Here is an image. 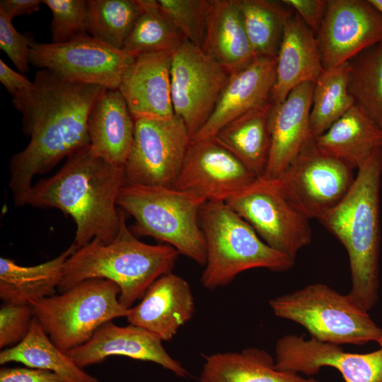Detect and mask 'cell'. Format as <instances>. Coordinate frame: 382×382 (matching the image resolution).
<instances>
[{"mask_svg": "<svg viewBox=\"0 0 382 382\" xmlns=\"http://www.w3.org/2000/svg\"><path fill=\"white\" fill-rule=\"evenodd\" d=\"M382 13V0H369Z\"/></svg>", "mask_w": 382, "mask_h": 382, "instance_id": "43", "label": "cell"}, {"mask_svg": "<svg viewBox=\"0 0 382 382\" xmlns=\"http://www.w3.org/2000/svg\"><path fill=\"white\" fill-rule=\"evenodd\" d=\"M171 53L134 57L125 71L118 90L134 120H163L175 115L171 97Z\"/></svg>", "mask_w": 382, "mask_h": 382, "instance_id": "20", "label": "cell"}, {"mask_svg": "<svg viewBox=\"0 0 382 382\" xmlns=\"http://www.w3.org/2000/svg\"><path fill=\"white\" fill-rule=\"evenodd\" d=\"M296 207L310 220H319L350 190L353 169L325 153L311 138L277 178Z\"/></svg>", "mask_w": 382, "mask_h": 382, "instance_id": "11", "label": "cell"}, {"mask_svg": "<svg viewBox=\"0 0 382 382\" xmlns=\"http://www.w3.org/2000/svg\"><path fill=\"white\" fill-rule=\"evenodd\" d=\"M272 106L270 103L245 113L213 137L257 177L264 175L269 159Z\"/></svg>", "mask_w": 382, "mask_h": 382, "instance_id": "28", "label": "cell"}, {"mask_svg": "<svg viewBox=\"0 0 382 382\" xmlns=\"http://www.w3.org/2000/svg\"><path fill=\"white\" fill-rule=\"evenodd\" d=\"M125 183L124 166L97 156L88 146L69 155L55 174L33 185L23 206L57 209L70 216L76 250L93 239L108 244L119 233L117 199Z\"/></svg>", "mask_w": 382, "mask_h": 382, "instance_id": "2", "label": "cell"}, {"mask_svg": "<svg viewBox=\"0 0 382 382\" xmlns=\"http://www.w3.org/2000/svg\"><path fill=\"white\" fill-rule=\"evenodd\" d=\"M323 71L316 33L294 11L286 23L276 57L271 103H282L303 83H315Z\"/></svg>", "mask_w": 382, "mask_h": 382, "instance_id": "22", "label": "cell"}, {"mask_svg": "<svg viewBox=\"0 0 382 382\" xmlns=\"http://www.w3.org/2000/svg\"><path fill=\"white\" fill-rule=\"evenodd\" d=\"M257 177L214 137L191 140L173 188L225 202Z\"/></svg>", "mask_w": 382, "mask_h": 382, "instance_id": "15", "label": "cell"}, {"mask_svg": "<svg viewBox=\"0 0 382 382\" xmlns=\"http://www.w3.org/2000/svg\"><path fill=\"white\" fill-rule=\"evenodd\" d=\"M256 57H277L284 29L294 10L283 1L236 0Z\"/></svg>", "mask_w": 382, "mask_h": 382, "instance_id": "30", "label": "cell"}, {"mask_svg": "<svg viewBox=\"0 0 382 382\" xmlns=\"http://www.w3.org/2000/svg\"><path fill=\"white\" fill-rule=\"evenodd\" d=\"M324 69L382 42V13L369 0H327L316 33Z\"/></svg>", "mask_w": 382, "mask_h": 382, "instance_id": "14", "label": "cell"}, {"mask_svg": "<svg viewBox=\"0 0 382 382\" xmlns=\"http://www.w3.org/2000/svg\"><path fill=\"white\" fill-rule=\"evenodd\" d=\"M274 352L275 366L281 371L313 376L330 366L339 371L345 382H382V347L369 353H351L338 345L287 335L277 341Z\"/></svg>", "mask_w": 382, "mask_h": 382, "instance_id": "16", "label": "cell"}, {"mask_svg": "<svg viewBox=\"0 0 382 382\" xmlns=\"http://www.w3.org/2000/svg\"><path fill=\"white\" fill-rule=\"evenodd\" d=\"M0 382H66L54 372L30 367H3Z\"/></svg>", "mask_w": 382, "mask_h": 382, "instance_id": "39", "label": "cell"}, {"mask_svg": "<svg viewBox=\"0 0 382 382\" xmlns=\"http://www.w3.org/2000/svg\"><path fill=\"white\" fill-rule=\"evenodd\" d=\"M34 316L29 305L5 303L0 308V348L20 343L28 335Z\"/></svg>", "mask_w": 382, "mask_h": 382, "instance_id": "37", "label": "cell"}, {"mask_svg": "<svg viewBox=\"0 0 382 382\" xmlns=\"http://www.w3.org/2000/svg\"><path fill=\"white\" fill-rule=\"evenodd\" d=\"M120 294L115 282L93 278L29 306L52 342L67 353L88 342L105 323L127 316L129 308L120 302Z\"/></svg>", "mask_w": 382, "mask_h": 382, "instance_id": "8", "label": "cell"}, {"mask_svg": "<svg viewBox=\"0 0 382 382\" xmlns=\"http://www.w3.org/2000/svg\"><path fill=\"white\" fill-rule=\"evenodd\" d=\"M162 342L142 328L132 324L119 326L110 321L100 327L88 342L66 354L82 369L109 357L124 356L154 362L178 377H187L189 372L167 352Z\"/></svg>", "mask_w": 382, "mask_h": 382, "instance_id": "17", "label": "cell"}, {"mask_svg": "<svg viewBox=\"0 0 382 382\" xmlns=\"http://www.w3.org/2000/svg\"><path fill=\"white\" fill-rule=\"evenodd\" d=\"M134 119L118 89H105L88 118L90 148L105 161L125 166L132 147Z\"/></svg>", "mask_w": 382, "mask_h": 382, "instance_id": "23", "label": "cell"}, {"mask_svg": "<svg viewBox=\"0 0 382 382\" xmlns=\"http://www.w3.org/2000/svg\"><path fill=\"white\" fill-rule=\"evenodd\" d=\"M314 140L320 150L357 170L375 151L382 149V130L354 105Z\"/></svg>", "mask_w": 382, "mask_h": 382, "instance_id": "26", "label": "cell"}, {"mask_svg": "<svg viewBox=\"0 0 382 382\" xmlns=\"http://www.w3.org/2000/svg\"><path fill=\"white\" fill-rule=\"evenodd\" d=\"M139 15L122 47L137 57L155 52H172L186 39L160 8L156 0H137Z\"/></svg>", "mask_w": 382, "mask_h": 382, "instance_id": "32", "label": "cell"}, {"mask_svg": "<svg viewBox=\"0 0 382 382\" xmlns=\"http://www.w3.org/2000/svg\"><path fill=\"white\" fill-rule=\"evenodd\" d=\"M349 63L324 69L314 83L310 114L313 139L323 134L354 105L349 88Z\"/></svg>", "mask_w": 382, "mask_h": 382, "instance_id": "31", "label": "cell"}, {"mask_svg": "<svg viewBox=\"0 0 382 382\" xmlns=\"http://www.w3.org/2000/svg\"><path fill=\"white\" fill-rule=\"evenodd\" d=\"M198 382H319L299 374L276 368L265 350L248 347L240 352L204 356Z\"/></svg>", "mask_w": 382, "mask_h": 382, "instance_id": "25", "label": "cell"}, {"mask_svg": "<svg viewBox=\"0 0 382 382\" xmlns=\"http://www.w3.org/2000/svg\"><path fill=\"white\" fill-rule=\"evenodd\" d=\"M195 313V301L189 283L169 272L158 278L147 289L141 301L129 308V324L142 328L169 341Z\"/></svg>", "mask_w": 382, "mask_h": 382, "instance_id": "19", "label": "cell"}, {"mask_svg": "<svg viewBox=\"0 0 382 382\" xmlns=\"http://www.w3.org/2000/svg\"><path fill=\"white\" fill-rule=\"evenodd\" d=\"M51 11L52 43H64L88 35L86 29V1L43 0Z\"/></svg>", "mask_w": 382, "mask_h": 382, "instance_id": "36", "label": "cell"}, {"mask_svg": "<svg viewBox=\"0 0 382 382\" xmlns=\"http://www.w3.org/2000/svg\"><path fill=\"white\" fill-rule=\"evenodd\" d=\"M225 203L269 246L294 260L311 242L310 219L287 197L277 179L257 177Z\"/></svg>", "mask_w": 382, "mask_h": 382, "instance_id": "9", "label": "cell"}, {"mask_svg": "<svg viewBox=\"0 0 382 382\" xmlns=\"http://www.w3.org/2000/svg\"><path fill=\"white\" fill-rule=\"evenodd\" d=\"M201 48L229 74L245 66L256 57L236 0H212Z\"/></svg>", "mask_w": 382, "mask_h": 382, "instance_id": "24", "label": "cell"}, {"mask_svg": "<svg viewBox=\"0 0 382 382\" xmlns=\"http://www.w3.org/2000/svg\"><path fill=\"white\" fill-rule=\"evenodd\" d=\"M314 83H303L281 103L273 105L270 116L271 144L262 177L278 178L313 138L310 114Z\"/></svg>", "mask_w": 382, "mask_h": 382, "instance_id": "21", "label": "cell"}, {"mask_svg": "<svg viewBox=\"0 0 382 382\" xmlns=\"http://www.w3.org/2000/svg\"><path fill=\"white\" fill-rule=\"evenodd\" d=\"M32 39L26 34L18 33L12 19L0 11V47L16 69L21 73L29 70V54Z\"/></svg>", "mask_w": 382, "mask_h": 382, "instance_id": "38", "label": "cell"}, {"mask_svg": "<svg viewBox=\"0 0 382 382\" xmlns=\"http://www.w3.org/2000/svg\"><path fill=\"white\" fill-rule=\"evenodd\" d=\"M120 216L119 233L112 242L93 239L66 260L57 288L60 292L86 279H105L118 285L120 302L130 308L158 278L172 272L178 251L168 244L139 241L128 228L122 212Z\"/></svg>", "mask_w": 382, "mask_h": 382, "instance_id": "4", "label": "cell"}, {"mask_svg": "<svg viewBox=\"0 0 382 382\" xmlns=\"http://www.w3.org/2000/svg\"><path fill=\"white\" fill-rule=\"evenodd\" d=\"M191 141L183 120H134V138L124 166L126 183L172 187Z\"/></svg>", "mask_w": 382, "mask_h": 382, "instance_id": "10", "label": "cell"}, {"mask_svg": "<svg viewBox=\"0 0 382 382\" xmlns=\"http://www.w3.org/2000/svg\"><path fill=\"white\" fill-rule=\"evenodd\" d=\"M199 222L207 250L201 283L207 289L226 286L250 269L282 272L294 265V259L269 246L225 202H206Z\"/></svg>", "mask_w": 382, "mask_h": 382, "instance_id": "5", "label": "cell"}, {"mask_svg": "<svg viewBox=\"0 0 382 382\" xmlns=\"http://www.w3.org/2000/svg\"><path fill=\"white\" fill-rule=\"evenodd\" d=\"M0 81L12 96L33 86V81L12 69L2 59H0Z\"/></svg>", "mask_w": 382, "mask_h": 382, "instance_id": "41", "label": "cell"}, {"mask_svg": "<svg viewBox=\"0 0 382 382\" xmlns=\"http://www.w3.org/2000/svg\"><path fill=\"white\" fill-rule=\"evenodd\" d=\"M9 362L54 372L66 382H100L59 349L35 318L28 335L20 343L1 351L0 364Z\"/></svg>", "mask_w": 382, "mask_h": 382, "instance_id": "29", "label": "cell"}, {"mask_svg": "<svg viewBox=\"0 0 382 382\" xmlns=\"http://www.w3.org/2000/svg\"><path fill=\"white\" fill-rule=\"evenodd\" d=\"M275 75L276 57H256L230 74L212 115L191 140L213 137L238 117L271 103Z\"/></svg>", "mask_w": 382, "mask_h": 382, "instance_id": "18", "label": "cell"}, {"mask_svg": "<svg viewBox=\"0 0 382 382\" xmlns=\"http://www.w3.org/2000/svg\"><path fill=\"white\" fill-rule=\"evenodd\" d=\"M206 202L192 192L125 183L117 204L134 219L136 233L160 240L204 266L207 250L199 211Z\"/></svg>", "mask_w": 382, "mask_h": 382, "instance_id": "6", "label": "cell"}, {"mask_svg": "<svg viewBox=\"0 0 382 382\" xmlns=\"http://www.w3.org/2000/svg\"><path fill=\"white\" fill-rule=\"evenodd\" d=\"M230 74L201 47L185 40L171 53L173 110L191 137L212 115Z\"/></svg>", "mask_w": 382, "mask_h": 382, "instance_id": "13", "label": "cell"}, {"mask_svg": "<svg viewBox=\"0 0 382 382\" xmlns=\"http://www.w3.org/2000/svg\"><path fill=\"white\" fill-rule=\"evenodd\" d=\"M42 1L1 0L0 11L12 19L18 16L31 14L39 11Z\"/></svg>", "mask_w": 382, "mask_h": 382, "instance_id": "42", "label": "cell"}, {"mask_svg": "<svg viewBox=\"0 0 382 382\" xmlns=\"http://www.w3.org/2000/svg\"><path fill=\"white\" fill-rule=\"evenodd\" d=\"M33 82L31 88L12 96L13 106L22 115L23 132L30 137L9 163L8 187L16 207L23 206L35 176L90 146L88 115L107 89L64 80L48 69L37 71Z\"/></svg>", "mask_w": 382, "mask_h": 382, "instance_id": "1", "label": "cell"}, {"mask_svg": "<svg viewBox=\"0 0 382 382\" xmlns=\"http://www.w3.org/2000/svg\"><path fill=\"white\" fill-rule=\"evenodd\" d=\"M315 33L321 23L327 0H282Z\"/></svg>", "mask_w": 382, "mask_h": 382, "instance_id": "40", "label": "cell"}, {"mask_svg": "<svg viewBox=\"0 0 382 382\" xmlns=\"http://www.w3.org/2000/svg\"><path fill=\"white\" fill-rule=\"evenodd\" d=\"M349 88L359 106L382 130V42L349 62Z\"/></svg>", "mask_w": 382, "mask_h": 382, "instance_id": "34", "label": "cell"}, {"mask_svg": "<svg viewBox=\"0 0 382 382\" xmlns=\"http://www.w3.org/2000/svg\"><path fill=\"white\" fill-rule=\"evenodd\" d=\"M134 57L86 35L64 43L32 40L29 62L62 79L79 83L118 89Z\"/></svg>", "mask_w": 382, "mask_h": 382, "instance_id": "12", "label": "cell"}, {"mask_svg": "<svg viewBox=\"0 0 382 382\" xmlns=\"http://www.w3.org/2000/svg\"><path fill=\"white\" fill-rule=\"evenodd\" d=\"M381 177L379 149L357 169L344 199L318 220L345 248L352 277L349 294L366 311L378 299Z\"/></svg>", "mask_w": 382, "mask_h": 382, "instance_id": "3", "label": "cell"}, {"mask_svg": "<svg viewBox=\"0 0 382 382\" xmlns=\"http://www.w3.org/2000/svg\"><path fill=\"white\" fill-rule=\"evenodd\" d=\"M76 251L71 243L56 257L32 266H23L1 257L0 299L5 303L29 305L56 294L64 263Z\"/></svg>", "mask_w": 382, "mask_h": 382, "instance_id": "27", "label": "cell"}, {"mask_svg": "<svg viewBox=\"0 0 382 382\" xmlns=\"http://www.w3.org/2000/svg\"><path fill=\"white\" fill-rule=\"evenodd\" d=\"M164 13L185 39L202 47L212 0H157Z\"/></svg>", "mask_w": 382, "mask_h": 382, "instance_id": "35", "label": "cell"}, {"mask_svg": "<svg viewBox=\"0 0 382 382\" xmlns=\"http://www.w3.org/2000/svg\"><path fill=\"white\" fill-rule=\"evenodd\" d=\"M270 306L277 317L294 321L317 340L335 345L382 347V328L348 294L327 284L314 283L272 299Z\"/></svg>", "mask_w": 382, "mask_h": 382, "instance_id": "7", "label": "cell"}, {"mask_svg": "<svg viewBox=\"0 0 382 382\" xmlns=\"http://www.w3.org/2000/svg\"><path fill=\"white\" fill-rule=\"evenodd\" d=\"M139 12L137 0H88L86 32L108 45L122 50Z\"/></svg>", "mask_w": 382, "mask_h": 382, "instance_id": "33", "label": "cell"}]
</instances>
